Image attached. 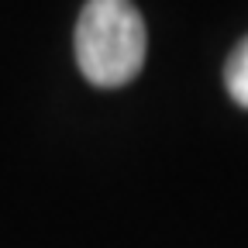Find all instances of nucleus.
Segmentation results:
<instances>
[{
	"instance_id": "nucleus-1",
	"label": "nucleus",
	"mask_w": 248,
	"mask_h": 248,
	"mask_svg": "<svg viewBox=\"0 0 248 248\" xmlns=\"http://www.w3.org/2000/svg\"><path fill=\"white\" fill-rule=\"evenodd\" d=\"M76 62L93 86H124L141 73L145 21L124 0H90L76 21Z\"/></svg>"
},
{
	"instance_id": "nucleus-2",
	"label": "nucleus",
	"mask_w": 248,
	"mask_h": 248,
	"mask_svg": "<svg viewBox=\"0 0 248 248\" xmlns=\"http://www.w3.org/2000/svg\"><path fill=\"white\" fill-rule=\"evenodd\" d=\"M224 86L234 97V104L248 107V38L231 52L228 66H224Z\"/></svg>"
}]
</instances>
